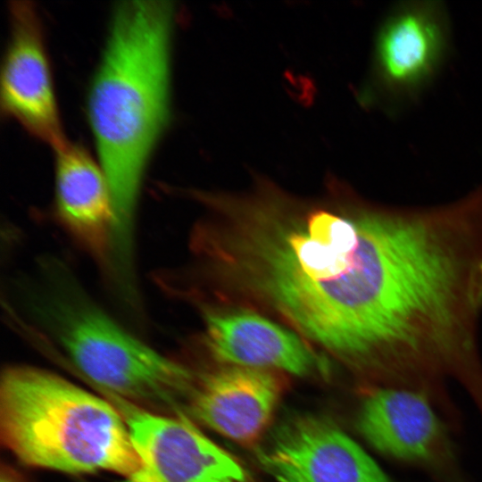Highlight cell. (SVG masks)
<instances>
[{
  "label": "cell",
  "instance_id": "1",
  "mask_svg": "<svg viewBox=\"0 0 482 482\" xmlns=\"http://www.w3.org/2000/svg\"><path fill=\"white\" fill-rule=\"evenodd\" d=\"M201 200L212 217L198 229L195 248L217 281L368 373L395 294L392 205L350 192L305 201L269 185Z\"/></svg>",
  "mask_w": 482,
  "mask_h": 482
},
{
  "label": "cell",
  "instance_id": "2",
  "mask_svg": "<svg viewBox=\"0 0 482 482\" xmlns=\"http://www.w3.org/2000/svg\"><path fill=\"white\" fill-rule=\"evenodd\" d=\"M173 21L170 2L120 3L88 91V121L115 212L112 255L122 264L133 262L140 188L168 122Z\"/></svg>",
  "mask_w": 482,
  "mask_h": 482
},
{
  "label": "cell",
  "instance_id": "3",
  "mask_svg": "<svg viewBox=\"0 0 482 482\" xmlns=\"http://www.w3.org/2000/svg\"><path fill=\"white\" fill-rule=\"evenodd\" d=\"M29 325L103 392L164 414L188 403L196 378L100 308L64 264L50 259L24 289Z\"/></svg>",
  "mask_w": 482,
  "mask_h": 482
},
{
  "label": "cell",
  "instance_id": "4",
  "mask_svg": "<svg viewBox=\"0 0 482 482\" xmlns=\"http://www.w3.org/2000/svg\"><path fill=\"white\" fill-rule=\"evenodd\" d=\"M0 438L35 468L126 478L140 465L126 421L111 402L35 366H9L2 373Z\"/></svg>",
  "mask_w": 482,
  "mask_h": 482
},
{
  "label": "cell",
  "instance_id": "5",
  "mask_svg": "<svg viewBox=\"0 0 482 482\" xmlns=\"http://www.w3.org/2000/svg\"><path fill=\"white\" fill-rule=\"evenodd\" d=\"M450 39V18L442 2L393 7L375 37L364 101L393 114L413 104L443 68Z\"/></svg>",
  "mask_w": 482,
  "mask_h": 482
},
{
  "label": "cell",
  "instance_id": "6",
  "mask_svg": "<svg viewBox=\"0 0 482 482\" xmlns=\"http://www.w3.org/2000/svg\"><path fill=\"white\" fill-rule=\"evenodd\" d=\"M107 395L126 421L140 462L120 482H254L241 462L184 415L154 412Z\"/></svg>",
  "mask_w": 482,
  "mask_h": 482
},
{
  "label": "cell",
  "instance_id": "7",
  "mask_svg": "<svg viewBox=\"0 0 482 482\" xmlns=\"http://www.w3.org/2000/svg\"><path fill=\"white\" fill-rule=\"evenodd\" d=\"M357 425L384 455L446 482L462 481L450 436L427 392L380 386L364 399Z\"/></svg>",
  "mask_w": 482,
  "mask_h": 482
},
{
  "label": "cell",
  "instance_id": "8",
  "mask_svg": "<svg viewBox=\"0 0 482 482\" xmlns=\"http://www.w3.org/2000/svg\"><path fill=\"white\" fill-rule=\"evenodd\" d=\"M257 459L277 482H392L353 439L317 415L287 420Z\"/></svg>",
  "mask_w": 482,
  "mask_h": 482
},
{
  "label": "cell",
  "instance_id": "9",
  "mask_svg": "<svg viewBox=\"0 0 482 482\" xmlns=\"http://www.w3.org/2000/svg\"><path fill=\"white\" fill-rule=\"evenodd\" d=\"M10 37L1 71V106L29 134L56 149L65 141L43 25L29 1L9 6Z\"/></svg>",
  "mask_w": 482,
  "mask_h": 482
},
{
  "label": "cell",
  "instance_id": "10",
  "mask_svg": "<svg viewBox=\"0 0 482 482\" xmlns=\"http://www.w3.org/2000/svg\"><path fill=\"white\" fill-rule=\"evenodd\" d=\"M209 352L229 366L277 370L306 377L325 363L297 332L247 310H208L204 315Z\"/></svg>",
  "mask_w": 482,
  "mask_h": 482
},
{
  "label": "cell",
  "instance_id": "11",
  "mask_svg": "<svg viewBox=\"0 0 482 482\" xmlns=\"http://www.w3.org/2000/svg\"><path fill=\"white\" fill-rule=\"evenodd\" d=\"M270 371L227 366L203 375L196 379L187 409L220 435L253 444L269 426L283 391Z\"/></svg>",
  "mask_w": 482,
  "mask_h": 482
},
{
  "label": "cell",
  "instance_id": "12",
  "mask_svg": "<svg viewBox=\"0 0 482 482\" xmlns=\"http://www.w3.org/2000/svg\"><path fill=\"white\" fill-rule=\"evenodd\" d=\"M54 208L64 229L96 262L109 266L115 212L100 165L80 145L54 149Z\"/></svg>",
  "mask_w": 482,
  "mask_h": 482
},
{
  "label": "cell",
  "instance_id": "13",
  "mask_svg": "<svg viewBox=\"0 0 482 482\" xmlns=\"http://www.w3.org/2000/svg\"><path fill=\"white\" fill-rule=\"evenodd\" d=\"M0 482H18L9 472L3 471Z\"/></svg>",
  "mask_w": 482,
  "mask_h": 482
}]
</instances>
